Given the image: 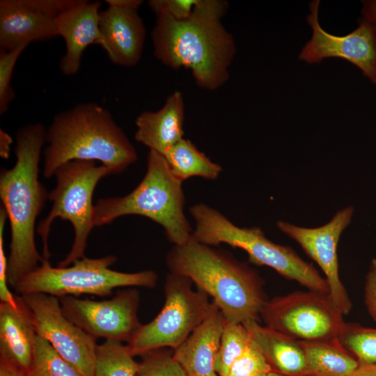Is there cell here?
Instances as JSON below:
<instances>
[{
    "mask_svg": "<svg viewBox=\"0 0 376 376\" xmlns=\"http://www.w3.org/2000/svg\"><path fill=\"white\" fill-rule=\"evenodd\" d=\"M0 141H1V155L3 157H6L8 155L10 145L12 142L11 137L3 130H1L0 132Z\"/></svg>",
    "mask_w": 376,
    "mask_h": 376,
    "instance_id": "f35d334b",
    "label": "cell"
},
{
    "mask_svg": "<svg viewBox=\"0 0 376 376\" xmlns=\"http://www.w3.org/2000/svg\"><path fill=\"white\" fill-rule=\"evenodd\" d=\"M26 376H81L45 338L37 336L32 363Z\"/></svg>",
    "mask_w": 376,
    "mask_h": 376,
    "instance_id": "4316f807",
    "label": "cell"
},
{
    "mask_svg": "<svg viewBox=\"0 0 376 376\" xmlns=\"http://www.w3.org/2000/svg\"><path fill=\"white\" fill-rule=\"evenodd\" d=\"M0 376H26V375L12 366L1 361Z\"/></svg>",
    "mask_w": 376,
    "mask_h": 376,
    "instance_id": "74e56055",
    "label": "cell"
},
{
    "mask_svg": "<svg viewBox=\"0 0 376 376\" xmlns=\"http://www.w3.org/2000/svg\"><path fill=\"white\" fill-rule=\"evenodd\" d=\"M58 299L65 317L96 339L128 343L142 324L138 318L140 297L136 288H126L102 301L74 296Z\"/></svg>",
    "mask_w": 376,
    "mask_h": 376,
    "instance_id": "7c38bea8",
    "label": "cell"
},
{
    "mask_svg": "<svg viewBox=\"0 0 376 376\" xmlns=\"http://www.w3.org/2000/svg\"><path fill=\"white\" fill-rule=\"evenodd\" d=\"M141 356L136 376H187L173 357V353L164 348L152 350Z\"/></svg>",
    "mask_w": 376,
    "mask_h": 376,
    "instance_id": "83f0119b",
    "label": "cell"
},
{
    "mask_svg": "<svg viewBox=\"0 0 376 376\" xmlns=\"http://www.w3.org/2000/svg\"><path fill=\"white\" fill-rule=\"evenodd\" d=\"M182 183L171 172L164 157L149 150L146 173L130 193L97 200L94 206V226L110 224L125 215L143 216L162 226L173 245L184 244L193 232L184 213Z\"/></svg>",
    "mask_w": 376,
    "mask_h": 376,
    "instance_id": "5b68a950",
    "label": "cell"
},
{
    "mask_svg": "<svg viewBox=\"0 0 376 376\" xmlns=\"http://www.w3.org/2000/svg\"><path fill=\"white\" fill-rule=\"evenodd\" d=\"M7 214L5 210H0V300L13 306L18 304L17 295H14L8 288L7 280L8 258L4 250L3 232Z\"/></svg>",
    "mask_w": 376,
    "mask_h": 376,
    "instance_id": "1f68e13d",
    "label": "cell"
},
{
    "mask_svg": "<svg viewBox=\"0 0 376 376\" xmlns=\"http://www.w3.org/2000/svg\"><path fill=\"white\" fill-rule=\"evenodd\" d=\"M185 104L181 92L174 91L157 111H143L136 120V141L162 155L183 139Z\"/></svg>",
    "mask_w": 376,
    "mask_h": 376,
    "instance_id": "ffe728a7",
    "label": "cell"
},
{
    "mask_svg": "<svg viewBox=\"0 0 376 376\" xmlns=\"http://www.w3.org/2000/svg\"><path fill=\"white\" fill-rule=\"evenodd\" d=\"M300 343L305 354L307 376H349L359 366L338 340Z\"/></svg>",
    "mask_w": 376,
    "mask_h": 376,
    "instance_id": "7402d4cb",
    "label": "cell"
},
{
    "mask_svg": "<svg viewBox=\"0 0 376 376\" xmlns=\"http://www.w3.org/2000/svg\"><path fill=\"white\" fill-rule=\"evenodd\" d=\"M338 340L359 363H376V329L344 322Z\"/></svg>",
    "mask_w": 376,
    "mask_h": 376,
    "instance_id": "484cf974",
    "label": "cell"
},
{
    "mask_svg": "<svg viewBox=\"0 0 376 376\" xmlns=\"http://www.w3.org/2000/svg\"><path fill=\"white\" fill-rule=\"evenodd\" d=\"M251 342L258 348L273 371L285 376H307L304 349L299 340L260 325L256 320L243 323Z\"/></svg>",
    "mask_w": 376,
    "mask_h": 376,
    "instance_id": "44dd1931",
    "label": "cell"
},
{
    "mask_svg": "<svg viewBox=\"0 0 376 376\" xmlns=\"http://www.w3.org/2000/svg\"><path fill=\"white\" fill-rule=\"evenodd\" d=\"M58 36L55 18L24 0L0 1V51H11Z\"/></svg>",
    "mask_w": 376,
    "mask_h": 376,
    "instance_id": "ac0fdd59",
    "label": "cell"
},
{
    "mask_svg": "<svg viewBox=\"0 0 376 376\" xmlns=\"http://www.w3.org/2000/svg\"><path fill=\"white\" fill-rule=\"evenodd\" d=\"M108 6H115L139 9L143 1L141 0H106Z\"/></svg>",
    "mask_w": 376,
    "mask_h": 376,
    "instance_id": "8d00e7d4",
    "label": "cell"
},
{
    "mask_svg": "<svg viewBox=\"0 0 376 376\" xmlns=\"http://www.w3.org/2000/svg\"><path fill=\"white\" fill-rule=\"evenodd\" d=\"M349 376H376V363H359L358 368Z\"/></svg>",
    "mask_w": 376,
    "mask_h": 376,
    "instance_id": "d590c367",
    "label": "cell"
},
{
    "mask_svg": "<svg viewBox=\"0 0 376 376\" xmlns=\"http://www.w3.org/2000/svg\"><path fill=\"white\" fill-rule=\"evenodd\" d=\"M46 132L40 123L20 127L16 134V162L11 169L1 171L0 198L11 232L7 280L13 289L44 259L37 250L35 233L36 219L49 198L38 179Z\"/></svg>",
    "mask_w": 376,
    "mask_h": 376,
    "instance_id": "7a4b0ae2",
    "label": "cell"
},
{
    "mask_svg": "<svg viewBox=\"0 0 376 376\" xmlns=\"http://www.w3.org/2000/svg\"><path fill=\"white\" fill-rule=\"evenodd\" d=\"M319 6L318 0L309 4L306 19L312 36L301 50L299 58L308 64L319 63L329 58H343L357 66L363 75L376 84V30L373 26L361 18L351 33L333 35L320 24Z\"/></svg>",
    "mask_w": 376,
    "mask_h": 376,
    "instance_id": "4fadbf2b",
    "label": "cell"
},
{
    "mask_svg": "<svg viewBox=\"0 0 376 376\" xmlns=\"http://www.w3.org/2000/svg\"><path fill=\"white\" fill-rule=\"evenodd\" d=\"M18 304H0V356L26 375L32 363L37 333L31 314L19 295Z\"/></svg>",
    "mask_w": 376,
    "mask_h": 376,
    "instance_id": "d6986e66",
    "label": "cell"
},
{
    "mask_svg": "<svg viewBox=\"0 0 376 376\" xmlns=\"http://www.w3.org/2000/svg\"><path fill=\"white\" fill-rule=\"evenodd\" d=\"M199 0H150L148 5L156 16H166L175 20L189 18Z\"/></svg>",
    "mask_w": 376,
    "mask_h": 376,
    "instance_id": "4dcf8cb0",
    "label": "cell"
},
{
    "mask_svg": "<svg viewBox=\"0 0 376 376\" xmlns=\"http://www.w3.org/2000/svg\"><path fill=\"white\" fill-rule=\"evenodd\" d=\"M112 171L95 161L72 160L59 166L54 175V189L49 193L52 206L47 216L37 226L36 233L42 242V257L49 260L48 237L56 218L70 222L74 228V242L66 257L57 266L67 267L85 257L87 240L93 227V195L97 184Z\"/></svg>",
    "mask_w": 376,
    "mask_h": 376,
    "instance_id": "52a82bcc",
    "label": "cell"
},
{
    "mask_svg": "<svg viewBox=\"0 0 376 376\" xmlns=\"http://www.w3.org/2000/svg\"><path fill=\"white\" fill-rule=\"evenodd\" d=\"M24 1L41 13L56 18L77 4L79 0H24Z\"/></svg>",
    "mask_w": 376,
    "mask_h": 376,
    "instance_id": "d6a6232c",
    "label": "cell"
},
{
    "mask_svg": "<svg viewBox=\"0 0 376 376\" xmlns=\"http://www.w3.org/2000/svg\"><path fill=\"white\" fill-rule=\"evenodd\" d=\"M164 157L172 174L182 182L191 177L215 180L222 170L191 141L184 138L169 150Z\"/></svg>",
    "mask_w": 376,
    "mask_h": 376,
    "instance_id": "603a6c76",
    "label": "cell"
},
{
    "mask_svg": "<svg viewBox=\"0 0 376 376\" xmlns=\"http://www.w3.org/2000/svg\"><path fill=\"white\" fill-rule=\"evenodd\" d=\"M100 7L97 1L79 0L55 18L58 36L63 39L65 47L59 62V69L64 75H76L85 49L91 45H99Z\"/></svg>",
    "mask_w": 376,
    "mask_h": 376,
    "instance_id": "2e32d148",
    "label": "cell"
},
{
    "mask_svg": "<svg viewBox=\"0 0 376 376\" xmlns=\"http://www.w3.org/2000/svg\"><path fill=\"white\" fill-rule=\"evenodd\" d=\"M166 263L170 273L189 279L211 297L227 321H258L267 299L262 279L246 264L193 236L184 244L173 245Z\"/></svg>",
    "mask_w": 376,
    "mask_h": 376,
    "instance_id": "3957f363",
    "label": "cell"
},
{
    "mask_svg": "<svg viewBox=\"0 0 376 376\" xmlns=\"http://www.w3.org/2000/svg\"><path fill=\"white\" fill-rule=\"evenodd\" d=\"M227 9L225 1L199 0L186 19L157 16L151 33L155 56L175 70H189L201 88L222 86L236 52L233 38L221 22Z\"/></svg>",
    "mask_w": 376,
    "mask_h": 376,
    "instance_id": "6da1fadb",
    "label": "cell"
},
{
    "mask_svg": "<svg viewBox=\"0 0 376 376\" xmlns=\"http://www.w3.org/2000/svg\"><path fill=\"white\" fill-rule=\"evenodd\" d=\"M113 255L98 258L84 257L67 267H52L43 259L40 265L24 276L14 290L19 295L45 293L56 297L93 295L105 297L118 288H153L157 275L153 270L123 272L111 269Z\"/></svg>",
    "mask_w": 376,
    "mask_h": 376,
    "instance_id": "ba28073f",
    "label": "cell"
},
{
    "mask_svg": "<svg viewBox=\"0 0 376 376\" xmlns=\"http://www.w3.org/2000/svg\"><path fill=\"white\" fill-rule=\"evenodd\" d=\"M46 143V178L72 160L99 161L113 173H118L137 159L134 146L111 113L92 102L79 103L56 114L47 130Z\"/></svg>",
    "mask_w": 376,
    "mask_h": 376,
    "instance_id": "277c9868",
    "label": "cell"
},
{
    "mask_svg": "<svg viewBox=\"0 0 376 376\" xmlns=\"http://www.w3.org/2000/svg\"><path fill=\"white\" fill-rule=\"evenodd\" d=\"M208 315L173 352L187 376H217L214 369L226 318L212 301Z\"/></svg>",
    "mask_w": 376,
    "mask_h": 376,
    "instance_id": "e0dca14e",
    "label": "cell"
},
{
    "mask_svg": "<svg viewBox=\"0 0 376 376\" xmlns=\"http://www.w3.org/2000/svg\"><path fill=\"white\" fill-rule=\"evenodd\" d=\"M273 371L263 354L251 342L231 366L227 376H260Z\"/></svg>",
    "mask_w": 376,
    "mask_h": 376,
    "instance_id": "f546056e",
    "label": "cell"
},
{
    "mask_svg": "<svg viewBox=\"0 0 376 376\" xmlns=\"http://www.w3.org/2000/svg\"><path fill=\"white\" fill-rule=\"evenodd\" d=\"M191 281L169 273L164 285V303L157 316L141 324L127 343L134 356L152 350L178 347L210 313L212 301Z\"/></svg>",
    "mask_w": 376,
    "mask_h": 376,
    "instance_id": "9c48e42d",
    "label": "cell"
},
{
    "mask_svg": "<svg viewBox=\"0 0 376 376\" xmlns=\"http://www.w3.org/2000/svg\"><path fill=\"white\" fill-rule=\"evenodd\" d=\"M343 315L329 295L312 290L267 300L260 313L267 327L306 342L338 340Z\"/></svg>",
    "mask_w": 376,
    "mask_h": 376,
    "instance_id": "30bf717a",
    "label": "cell"
},
{
    "mask_svg": "<svg viewBox=\"0 0 376 376\" xmlns=\"http://www.w3.org/2000/svg\"><path fill=\"white\" fill-rule=\"evenodd\" d=\"M364 301L368 313L376 322V258L372 260L366 275Z\"/></svg>",
    "mask_w": 376,
    "mask_h": 376,
    "instance_id": "836d02e7",
    "label": "cell"
},
{
    "mask_svg": "<svg viewBox=\"0 0 376 376\" xmlns=\"http://www.w3.org/2000/svg\"><path fill=\"white\" fill-rule=\"evenodd\" d=\"M260 376H285V375H284L283 374H281V373H279L275 372V371H272V372L263 374V375H260Z\"/></svg>",
    "mask_w": 376,
    "mask_h": 376,
    "instance_id": "ab89813d",
    "label": "cell"
},
{
    "mask_svg": "<svg viewBox=\"0 0 376 376\" xmlns=\"http://www.w3.org/2000/svg\"><path fill=\"white\" fill-rule=\"evenodd\" d=\"M27 47L21 46L11 51H0V114H4L15 98V92L11 86V78L16 63Z\"/></svg>",
    "mask_w": 376,
    "mask_h": 376,
    "instance_id": "f1b7e54d",
    "label": "cell"
},
{
    "mask_svg": "<svg viewBox=\"0 0 376 376\" xmlns=\"http://www.w3.org/2000/svg\"><path fill=\"white\" fill-rule=\"evenodd\" d=\"M361 4V18L370 22L376 30V0H364Z\"/></svg>",
    "mask_w": 376,
    "mask_h": 376,
    "instance_id": "e575fe53",
    "label": "cell"
},
{
    "mask_svg": "<svg viewBox=\"0 0 376 376\" xmlns=\"http://www.w3.org/2000/svg\"><path fill=\"white\" fill-rule=\"evenodd\" d=\"M19 296L31 314L37 335L47 340L81 376H94L96 338L65 317L58 297L45 293Z\"/></svg>",
    "mask_w": 376,
    "mask_h": 376,
    "instance_id": "8fae6325",
    "label": "cell"
},
{
    "mask_svg": "<svg viewBox=\"0 0 376 376\" xmlns=\"http://www.w3.org/2000/svg\"><path fill=\"white\" fill-rule=\"evenodd\" d=\"M354 209L348 206L338 211L326 224L317 228L299 227L279 221L278 228L296 241L304 252L324 272L329 288V296L343 314L349 313L352 302L340 279L337 246L343 230L351 222Z\"/></svg>",
    "mask_w": 376,
    "mask_h": 376,
    "instance_id": "5bb4252c",
    "label": "cell"
},
{
    "mask_svg": "<svg viewBox=\"0 0 376 376\" xmlns=\"http://www.w3.org/2000/svg\"><path fill=\"white\" fill-rule=\"evenodd\" d=\"M189 212L196 222L192 236L198 242L208 246L226 244L241 249L253 264L271 267L309 290L329 295L325 279L311 264L290 246L270 241L260 227H239L218 210L203 203L193 205Z\"/></svg>",
    "mask_w": 376,
    "mask_h": 376,
    "instance_id": "8992f818",
    "label": "cell"
},
{
    "mask_svg": "<svg viewBox=\"0 0 376 376\" xmlns=\"http://www.w3.org/2000/svg\"><path fill=\"white\" fill-rule=\"evenodd\" d=\"M134 357L123 342L105 340L96 347L94 376H136L139 363Z\"/></svg>",
    "mask_w": 376,
    "mask_h": 376,
    "instance_id": "cb8c5ba5",
    "label": "cell"
},
{
    "mask_svg": "<svg viewBox=\"0 0 376 376\" xmlns=\"http://www.w3.org/2000/svg\"><path fill=\"white\" fill-rule=\"evenodd\" d=\"M250 343L248 331L243 324L226 320L215 359L216 373L219 376H227L233 363L242 354Z\"/></svg>",
    "mask_w": 376,
    "mask_h": 376,
    "instance_id": "d4e9b609",
    "label": "cell"
},
{
    "mask_svg": "<svg viewBox=\"0 0 376 376\" xmlns=\"http://www.w3.org/2000/svg\"><path fill=\"white\" fill-rule=\"evenodd\" d=\"M138 10L108 6L100 11L99 45L115 65L132 67L141 59L146 29Z\"/></svg>",
    "mask_w": 376,
    "mask_h": 376,
    "instance_id": "9a60e30c",
    "label": "cell"
}]
</instances>
